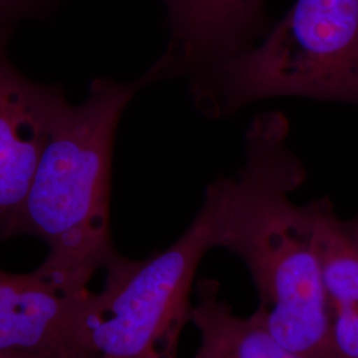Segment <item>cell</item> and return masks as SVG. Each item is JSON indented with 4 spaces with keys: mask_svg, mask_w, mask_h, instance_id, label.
<instances>
[{
    "mask_svg": "<svg viewBox=\"0 0 358 358\" xmlns=\"http://www.w3.org/2000/svg\"><path fill=\"white\" fill-rule=\"evenodd\" d=\"M288 136L280 112L255 115L244 134L243 165L206 187L201 208L211 247L238 256L248 269L259 294L256 316L289 349L325 358L331 309L316 210L313 201L297 206L291 199L307 170Z\"/></svg>",
    "mask_w": 358,
    "mask_h": 358,
    "instance_id": "6da1fadb",
    "label": "cell"
},
{
    "mask_svg": "<svg viewBox=\"0 0 358 358\" xmlns=\"http://www.w3.org/2000/svg\"><path fill=\"white\" fill-rule=\"evenodd\" d=\"M141 77H97L88 97L66 103L38 161L19 226L48 247L36 271L60 292L88 294L94 273L118 252L110 235V179L115 134Z\"/></svg>",
    "mask_w": 358,
    "mask_h": 358,
    "instance_id": "7a4b0ae2",
    "label": "cell"
},
{
    "mask_svg": "<svg viewBox=\"0 0 358 358\" xmlns=\"http://www.w3.org/2000/svg\"><path fill=\"white\" fill-rule=\"evenodd\" d=\"M189 93L208 120L273 97L358 106V0H296L251 48L189 77Z\"/></svg>",
    "mask_w": 358,
    "mask_h": 358,
    "instance_id": "3957f363",
    "label": "cell"
},
{
    "mask_svg": "<svg viewBox=\"0 0 358 358\" xmlns=\"http://www.w3.org/2000/svg\"><path fill=\"white\" fill-rule=\"evenodd\" d=\"M210 250L208 220L199 208L165 250L140 260L117 254L103 268V289L85 297V352L103 358H178L194 278Z\"/></svg>",
    "mask_w": 358,
    "mask_h": 358,
    "instance_id": "277c9868",
    "label": "cell"
},
{
    "mask_svg": "<svg viewBox=\"0 0 358 358\" xmlns=\"http://www.w3.org/2000/svg\"><path fill=\"white\" fill-rule=\"evenodd\" d=\"M11 35L0 34V242L19 236L38 161L69 103L62 87L16 68L8 53Z\"/></svg>",
    "mask_w": 358,
    "mask_h": 358,
    "instance_id": "5b68a950",
    "label": "cell"
},
{
    "mask_svg": "<svg viewBox=\"0 0 358 358\" xmlns=\"http://www.w3.org/2000/svg\"><path fill=\"white\" fill-rule=\"evenodd\" d=\"M170 41L145 73L154 83L189 77L251 48L268 32L266 10L252 0H162Z\"/></svg>",
    "mask_w": 358,
    "mask_h": 358,
    "instance_id": "8992f818",
    "label": "cell"
},
{
    "mask_svg": "<svg viewBox=\"0 0 358 358\" xmlns=\"http://www.w3.org/2000/svg\"><path fill=\"white\" fill-rule=\"evenodd\" d=\"M88 294H63L36 269H0V352L62 358L87 353L83 312Z\"/></svg>",
    "mask_w": 358,
    "mask_h": 358,
    "instance_id": "52a82bcc",
    "label": "cell"
},
{
    "mask_svg": "<svg viewBox=\"0 0 358 358\" xmlns=\"http://www.w3.org/2000/svg\"><path fill=\"white\" fill-rule=\"evenodd\" d=\"M190 322L201 334L194 358H306L284 345L255 313H234L214 279L198 282Z\"/></svg>",
    "mask_w": 358,
    "mask_h": 358,
    "instance_id": "ba28073f",
    "label": "cell"
},
{
    "mask_svg": "<svg viewBox=\"0 0 358 358\" xmlns=\"http://www.w3.org/2000/svg\"><path fill=\"white\" fill-rule=\"evenodd\" d=\"M325 358H358V310L331 307Z\"/></svg>",
    "mask_w": 358,
    "mask_h": 358,
    "instance_id": "9c48e42d",
    "label": "cell"
},
{
    "mask_svg": "<svg viewBox=\"0 0 358 358\" xmlns=\"http://www.w3.org/2000/svg\"><path fill=\"white\" fill-rule=\"evenodd\" d=\"M62 0H0V34H13L17 23L50 16Z\"/></svg>",
    "mask_w": 358,
    "mask_h": 358,
    "instance_id": "30bf717a",
    "label": "cell"
},
{
    "mask_svg": "<svg viewBox=\"0 0 358 358\" xmlns=\"http://www.w3.org/2000/svg\"><path fill=\"white\" fill-rule=\"evenodd\" d=\"M0 358H62L48 356V355H35V353H1ZM68 358V357H66Z\"/></svg>",
    "mask_w": 358,
    "mask_h": 358,
    "instance_id": "8fae6325",
    "label": "cell"
},
{
    "mask_svg": "<svg viewBox=\"0 0 358 358\" xmlns=\"http://www.w3.org/2000/svg\"><path fill=\"white\" fill-rule=\"evenodd\" d=\"M348 223H349V227H350V231H352L353 236L356 238V241L358 242V217L349 219V220H348Z\"/></svg>",
    "mask_w": 358,
    "mask_h": 358,
    "instance_id": "7c38bea8",
    "label": "cell"
},
{
    "mask_svg": "<svg viewBox=\"0 0 358 358\" xmlns=\"http://www.w3.org/2000/svg\"><path fill=\"white\" fill-rule=\"evenodd\" d=\"M68 358H103L99 357V356H94V355H90V353H80V355H76V356H71V357Z\"/></svg>",
    "mask_w": 358,
    "mask_h": 358,
    "instance_id": "4fadbf2b",
    "label": "cell"
},
{
    "mask_svg": "<svg viewBox=\"0 0 358 358\" xmlns=\"http://www.w3.org/2000/svg\"><path fill=\"white\" fill-rule=\"evenodd\" d=\"M254 3H255L257 7H260L262 10H264V7H266V0H252Z\"/></svg>",
    "mask_w": 358,
    "mask_h": 358,
    "instance_id": "5bb4252c",
    "label": "cell"
}]
</instances>
